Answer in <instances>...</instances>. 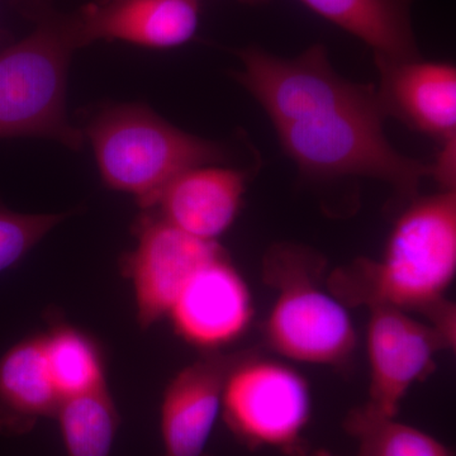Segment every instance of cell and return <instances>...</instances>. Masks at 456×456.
Masks as SVG:
<instances>
[{
  "instance_id": "1",
  "label": "cell",
  "mask_w": 456,
  "mask_h": 456,
  "mask_svg": "<svg viewBox=\"0 0 456 456\" xmlns=\"http://www.w3.org/2000/svg\"><path fill=\"white\" fill-rule=\"evenodd\" d=\"M237 82L263 107L285 154L303 175L362 176L415 200L431 167L401 154L384 134L387 113L373 84L350 82L317 44L293 59L257 46L237 51Z\"/></svg>"
},
{
  "instance_id": "2",
  "label": "cell",
  "mask_w": 456,
  "mask_h": 456,
  "mask_svg": "<svg viewBox=\"0 0 456 456\" xmlns=\"http://www.w3.org/2000/svg\"><path fill=\"white\" fill-rule=\"evenodd\" d=\"M456 274V191L415 198L393 227L382 259L336 270L329 288L345 305H389L428 314Z\"/></svg>"
},
{
  "instance_id": "3",
  "label": "cell",
  "mask_w": 456,
  "mask_h": 456,
  "mask_svg": "<svg viewBox=\"0 0 456 456\" xmlns=\"http://www.w3.org/2000/svg\"><path fill=\"white\" fill-rule=\"evenodd\" d=\"M83 134L94 150L103 184L130 194L142 211L154 208L180 174L227 159L218 143L179 130L139 103L104 108Z\"/></svg>"
},
{
  "instance_id": "4",
  "label": "cell",
  "mask_w": 456,
  "mask_h": 456,
  "mask_svg": "<svg viewBox=\"0 0 456 456\" xmlns=\"http://www.w3.org/2000/svg\"><path fill=\"white\" fill-rule=\"evenodd\" d=\"M325 263L308 248L278 244L264 261L278 297L265 322L266 342L293 362L338 367L358 344L346 305L320 284Z\"/></svg>"
},
{
  "instance_id": "5",
  "label": "cell",
  "mask_w": 456,
  "mask_h": 456,
  "mask_svg": "<svg viewBox=\"0 0 456 456\" xmlns=\"http://www.w3.org/2000/svg\"><path fill=\"white\" fill-rule=\"evenodd\" d=\"M79 50L70 16L44 17L26 38L0 51V139L40 137L74 151L83 130L69 121L66 86L74 51Z\"/></svg>"
},
{
  "instance_id": "6",
  "label": "cell",
  "mask_w": 456,
  "mask_h": 456,
  "mask_svg": "<svg viewBox=\"0 0 456 456\" xmlns=\"http://www.w3.org/2000/svg\"><path fill=\"white\" fill-rule=\"evenodd\" d=\"M221 416L248 448L305 456L303 435L312 417L310 384L296 369L245 351L224 383Z\"/></svg>"
},
{
  "instance_id": "7",
  "label": "cell",
  "mask_w": 456,
  "mask_h": 456,
  "mask_svg": "<svg viewBox=\"0 0 456 456\" xmlns=\"http://www.w3.org/2000/svg\"><path fill=\"white\" fill-rule=\"evenodd\" d=\"M134 235L136 248L123 255L121 269L134 288L137 323L147 330L167 317L189 279L224 248L179 230L154 209L141 212Z\"/></svg>"
},
{
  "instance_id": "8",
  "label": "cell",
  "mask_w": 456,
  "mask_h": 456,
  "mask_svg": "<svg viewBox=\"0 0 456 456\" xmlns=\"http://www.w3.org/2000/svg\"><path fill=\"white\" fill-rule=\"evenodd\" d=\"M367 349L370 383L367 410L397 417L416 383L428 377L448 342L430 325L389 305L369 308Z\"/></svg>"
},
{
  "instance_id": "9",
  "label": "cell",
  "mask_w": 456,
  "mask_h": 456,
  "mask_svg": "<svg viewBox=\"0 0 456 456\" xmlns=\"http://www.w3.org/2000/svg\"><path fill=\"white\" fill-rule=\"evenodd\" d=\"M167 317L176 335L203 353L221 350L245 335L253 322V296L226 251L194 273Z\"/></svg>"
},
{
  "instance_id": "10",
  "label": "cell",
  "mask_w": 456,
  "mask_h": 456,
  "mask_svg": "<svg viewBox=\"0 0 456 456\" xmlns=\"http://www.w3.org/2000/svg\"><path fill=\"white\" fill-rule=\"evenodd\" d=\"M244 354L206 351L170 380L161 402V456H212L208 444L221 416L224 383Z\"/></svg>"
},
{
  "instance_id": "11",
  "label": "cell",
  "mask_w": 456,
  "mask_h": 456,
  "mask_svg": "<svg viewBox=\"0 0 456 456\" xmlns=\"http://www.w3.org/2000/svg\"><path fill=\"white\" fill-rule=\"evenodd\" d=\"M200 13V0H110L90 3L70 22L77 49L99 40L173 49L193 38Z\"/></svg>"
},
{
  "instance_id": "12",
  "label": "cell",
  "mask_w": 456,
  "mask_h": 456,
  "mask_svg": "<svg viewBox=\"0 0 456 456\" xmlns=\"http://www.w3.org/2000/svg\"><path fill=\"white\" fill-rule=\"evenodd\" d=\"M387 116L441 143L456 139V69L448 62L375 61Z\"/></svg>"
},
{
  "instance_id": "13",
  "label": "cell",
  "mask_w": 456,
  "mask_h": 456,
  "mask_svg": "<svg viewBox=\"0 0 456 456\" xmlns=\"http://www.w3.org/2000/svg\"><path fill=\"white\" fill-rule=\"evenodd\" d=\"M246 182L241 170L218 165L193 167L165 188L152 209L189 235L217 242L239 216Z\"/></svg>"
},
{
  "instance_id": "14",
  "label": "cell",
  "mask_w": 456,
  "mask_h": 456,
  "mask_svg": "<svg viewBox=\"0 0 456 456\" xmlns=\"http://www.w3.org/2000/svg\"><path fill=\"white\" fill-rule=\"evenodd\" d=\"M62 399L51 375L44 334L29 335L0 355V435L29 434L53 417Z\"/></svg>"
},
{
  "instance_id": "15",
  "label": "cell",
  "mask_w": 456,
  "mask_h": 456,
  "mask_svg": "<svg viewBox=\"0 0 456 456\" xmlns=\"http://www.w3.org/2000/svg\"><path fill=\"white\" fill-rule=\"evenodd\" d=\"M318 16L355 36L375 61L421 59L411 9L415 0H301Z\"/></svg>"
},
{
  "instance_id": "16",
  "label": "cell",
  "mask_w": 456,
  "mask_h": 456,
  "mask_svg": "<svg viewBox=\"0 0 456 456\" xmlns=\"http://www.w3.org/2000/svg\"><path fill=\"white\" fill-rule=\"evenodd\" d=\"M44 341L51 375L62 401L108 386L103 353L92 336L53 318Z\"/></svg>"
},
{
  "instance_id": "17",
  "label": "cell",
  "mask_w": 456,
  "mask_h": 456,
  "mask_svg": "<svg viewBox=\"0 0 456 456\" xmlns=\"http://www.w3.org/2000/svg\"><path fill=\"white\" fill-rule=\"evenodd\" d=\"M68 456H113L121 424L108 387L64 399L55 415Z\"/></svg>"
},
{
  "instance_id": "18",
  "label": "cell",
  "mask_w": 456,
  "mask_h": 456,
  "mask_svg": "<svg viewBox=\"0 0 456 456\" xmlns=\"http://www.w3.org/2000/svg\"><path fill=\"white\" fill-rule=\"evenodd\" d=\"M345 428L358 443V456H452L436 437L365 407L350 412Z\"/></svg>"
},
{
  "instance_id": "19",
  "label": "cell",
  "mask_w": 456,
  "mask_h": 456,
  "mask_svg": "<svg viewBox=\"0 0 456 456\" xmlns=\"http://www.w3.org/2000/svg\"><path fill=\"white\" fill-rule=\"evenodd\" d=\"M71 212L20 213L0 203V274L14 268Z\"/></svg>"
},
{
  "instance_id": "20",
  "label": "cell",
  "mask_w": 456,
  "mask_h": 456,
  "mask_svg": "<svg viewBox=\"0 0 456 456\" xmlns=\"http://www.w3.org/2000/svg\"><path fill=\"white\" fill-rule=\"evenodd\" d=\"M456 139L441 143L436 161L430 165L431 176L437 180L443 191H455Z\"/></svg>"
},
{
  "instance_id": "21",
  "label": "cell",
  "mask_w": 456,
  "mask_h": 456,
  "mask_svg": "<svg viewBox=\"0 0 456 456\" xmlns=\"http://www.w3.org/2000/svg\"><path fill=\"white\" fill-rule=\"evenodd\" d=\"M110 2V0H94V3H98V4H102V3ZM239 2L244 3V4L248 5H260L264 4V3H268L269 0H239Z\"/></svg>"
},
{
  "instance_id": "22",
  "label": "cell",
  "mask_w": 456,
  "mask_h": 456,
  "mask_svg": "<svg viewBox=\"0 0 456 456\" xmlns=\"http://www.w3.org/2000/svg\"><path fill=\"white\" fill-rule=\"evenodd\" d=\"M305 456H340V455H336L334 454V452H326V450H318V452H307V454H305Z\"/></svg>"
}]
</instances>
